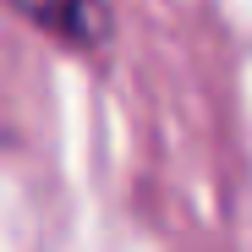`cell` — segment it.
I'll list each match as a JSON object with an SVG mask.
<instances>
[{"label":"cell","mask_w":252,"mask_h":252,"mask_svg":"<svg viewBox=\"0 0 252 252\" xmlns=\"http://www.w3.org/2000/svg\"><path fill=\"white\" fill-rule=\"evenodd\" d=\"M17 6L33 28H44L61 44H77V50H99L110 38V11L104 0H6Z\"/></svg>","instance_id":"6da1fadb"}]
</instances>
